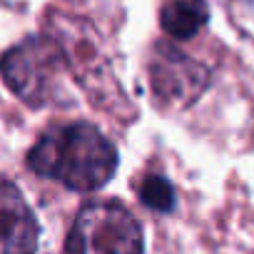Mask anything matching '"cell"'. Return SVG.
<instances>
[{"label":"cell","mask_w":254,"mask_h":254,"mask_svg":"<svg viewBox=\"0 0 254 254\" xmlns=\"http://www.w3.org/2000/svg\"><path fill=\"white\" fill-rule=\"evenodd\" d=\"M28 167L75 192H95L117 170V150L90 122L48 130L28 152Z\"/></svg>","instance_id":"cell-1"},{"label":"cell","mask_w":254,"mask_h":254,"mask_svg":"<svg viewBox=\"0 0 254 254\" xmlns=\"http://www.w3.org/2000/svg\"><path fill=\"white\" fill-rule=\"evenodd\" d=\"M67 63L50 33L33 35L0 58V75L5 85L28 105H70L65 90Z\"/></svg>","instance_id":"cell-2"},{"label":"cell","mask_w":254,"mask_h":254,"mask_svg":"<svg viewBox=\"0 0 254 254\" xmlns=\"http://www.w3.org/2000/svg\"><path fill=\"white\" fill-rule=\"evenodd\" d=\"M48 33L60 45L70 75L82 85V90L90 95V100L95 105H100L102 110H107L117 117H125V120H130V115H135V107L125 97L122 87L115 82L107 60L102 58L97 43L92 40V35L87 33V28L82 23L58 15Z\"/></svg>","instance_id":"cell-3"},{"label":"cell","mask_w":254,"mask_h":254,"mask_svg":"<svg viewBox=\"0 0 254 254\" xmlns=\"http://www.w3.org/2000/svg\"><path fill=\"white\" fill-rule=\"evenodd\" d=\"M142 227L120 202L85 204L67 234L63 254H142Z\"/></svg>","instance_id":"cell-4"},{"label":"cell","mask_w":254,"mask_h":254,"mask_svg":"<svg viewBox=\"0 0 254 254\" xmlns=\"http://www.w3.org/2000/svg\"><path fill=\"white\" fill-rule=\"evenodd\" d=\"M209 70L170 43H157L150 58V85L155 97L167 107L192 105L209 85Z\"/></svg>","instance_id":"cell-5"},{"label":"cell","mask_w":254,"mask_h":254,"mask_svg":"<svg viewBox=\"0 0 254 254\" xmlns=\"http://www.w3.org/2000/svg\"><path fill=\"white\" fill-rule=\"evenodd\" d=\"M40 227L20 190L0 180V254H35Z\"/></svg>","instance_id":"cell-6"},{"label":"cell","mask_w":254,"mask_h":254,"mask_svg":"<svg viewBox=\"0 0 254 254\" xmlns=\"http://www.w3.org/2000/svg\"><path fill=\"white\" fill-rule=\"evenodd\" d=\"M209 20V5L204 0H175L167 3L160 13L162 30L175 40L194 38Z\"/></svg>","instance_id":"cell-7"},{"label":"cell","mask_w":254,"mask_h":254,"mask_svg":"<svg viewBox=\"0 0 254 254\" xmlns=\"http://www.w3.org/2000/svg\"><path fill=\"white\" fill-rule=\"evenodd\" d=\"M140 199L145 207L155 212H172L175 209V187L162 175H147L140 185Z\"/></svg>","instance_id":"cell-8"}]
</instances>
